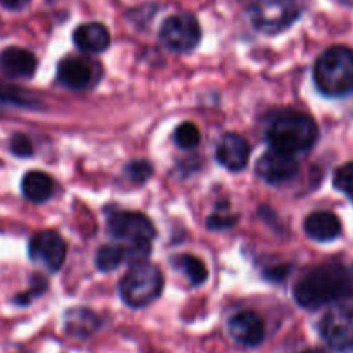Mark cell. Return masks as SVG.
Instances as JSON below:
<instances>
[{
    "label": "cell",
    "mask_w": 353,
    "mask_h": 353,
    "mask_svg": "<svg viewBox=\"0 0 353 353\" xmlns=\"http://www.w3.org/2000/svg\"><path fill=\"white\" fill-rule=\"evenodd\" d=\"M293 296L303 309H321L353 296V283L343 265L330 262L303 274L293 288Z\"/></svg>",
    "instance_id": "6da1fadb"
},
{
    "label": "cell",
    "mask_w": 353,
    "mask_h": 353,
    "mask_svg": "<svg viewBox=\"0 0 353 353\" xmlns=\"http://www.w3.org/2000/svg\"><path fill=\"white\" fill-rule=\"evenodd\" d=\"M316 121L299 110H279L274 114L265 130V140L274 150L299 155L310 150L317 141Z\"/></svg>",
    "instance_id": "7a4b0ae2"
},
{
    "label": "cell",
    "mask_w": 353,
    "mask_h": 353,
    "mask_svg": "<svg viewBox=\"0 0 353 353\" xmlns=\"http://www.w3.org/2000/svg\"><path fill=\"white\" fill-rule=\"evenodd\" d=\"M317 90L327 97H345L353 92V50L348 47H331L314 65Z\"/></svg>",
    "instance_id": "3957f363"
},
{
    "label": "cell",
    "mask_w": 353,
    "mask_h": 353,
    "mask_svg": "<svg viewBox=\"0 0 353 353\" xmlns=\"http://www.w3.org/2000/svg\"><path fill=\"white\" fill-rule=\"evenodd\" d=\"M162 290H164V276L157 265L148 261L131 265L119 283L121 299L133 309L150 305L161 296Z\"/></svg>",
    "instance_id": "277c9868"
},
{
    "label": "cell",
    "mask_w": 353,
    "mask_h": 353,
    "mask_svg": "<svg viewBox=\"0 0 353 353\" xmlns=\"http://www.w3.org/2000/svg\"><path fill=\"white\" fill-rule=\"evenodd\" d=\"M302 14L299 0H255L248 7V19L257 31L278 34L292 26Z\"/></svg>",
    "instance_id": "5b68a950"
},
{
    "label": "cell",
    "mask_w": 353,
    "mask_h": 353,
    "mask_svg": "<svg viewBox=\"0 0 353 353\" xmlns=\"http://www.w3.org/2000/svg\"><path fill=\"white\" fill-rule=\"evenodd\" d=\"M159 38L171 52L186 54L200 43L202 30L196 17L192 14H174L162 23Z\"/></svg>",
    "instance_id": "8992f818"
},
{
    "label": "cell",
    "mask_w": 353,
    "mask_h": 353,
    "mask_svg": "<svg viewBox=\"0 0 353 353\" xmlns=\"http://www.w3.org/2000/svg\"><path fill=\"white\" fill-rule=\"evenodd\" d=\"M107 230L110 236L124 245L152 243L155 238V226L145 214L119 210L110 214L107 219Z\"/></svg>",
    "instance_id": "52a82bcc"
},
{
    "label": "cell",
    "mask_w": 353,
    "mask_h": 353,
    "mask_svg": "<svg viewBox=\"0 0 353 353\" xmlns=\"http://www.w3.org/2000/svg\"><path fill=\"white\" fill-rule=\"evenodd\" d=\"M319 333L333 350H353V307L341 305L331 309L321 321Z\"/></svg>",
    "instance_id": "ba28073f"
},
{
    "label": "cell",
    "mask_w": 353,
    "mask_h": 353,
    "mask_svg": "<svg viewBox=\"0 0 353 353\" xmlns=\"http://www.w3.org/2000/svg\"><path fill=\"white\" fill-rule=\"evenodd\" d=\"M68 254V245L57 231H41L30 241V257L55 272L62 268Z\"/></svg>",
    "instance_id": "9c48e42d"
},
{
    "label": "cell",
    "mask_w": 353,
    "mask_h": 353,
    "mask_svg": "<svg viewBox=\"0 0 353 353\" xmlns=\"http://www.w3.org/2000/svg\"><path fill=\"white\" fill-rule=\"evenodd\" d=\"M296 172H299V161L295 155L283 154L274 148L262 155L257 164L259 178L264 179L268 185H283L295 178Z\"/></svg>",
    "instance_id": "30bf717a"
},
{
    "label": "cell",
    "mask_w": 353,
    "mask_h": 353,
    "mask_svg": "<svg viewBox=\"0 0 353 353\" xmlns=\"http://www.w3.org/2000/svg\"><path fill=\"white\" fill-rule=\"evenodd\" d=\"M57 79L65 88L81 92L95 83L97 64H92L81 57H65L59 62Z\"/></svg>",
    "instance_id": "8fae6325"
},
{
    "label": "cell",
    "mask_w": 353,
    "mask_h": 353,
    "mask_svg": "<svg viewBox=\"0 0 353 353\" xmlns=\"http://www.w3.org/2000/svg\"><path fill=\"white\" fill-rule=\"evenodd\" d=\"M228 331L236 343L248 348L259 347L265 338L264 321L252 310L234 314L228 323Z\"/></svg>",
    "instance_id": "7c38bea8"
},
{
    "label": "cell",
    "mask_w": 353,
    "mask_h": 353,
    "mask_svg": "<svg viewBox=\"0 0 353 353\" xmlns=\"http://www.w3.org/2000/svg\"><path fill=\"white\" fill-rule=\"evenodd\" d=\"M250 152V143L243 137L236 133H226L217 143L216 159L230 171L240 172L247 168Z\"/></svg>",
    "instance_id": "4fadbf2b"
},
{
    "label": "cell",
    "mask_w": 353,
    "mask_h": 353,
    "mask_svg": "<svg viewBox=\"0 0 353 353\" xmlns=\"http://www.w3.org/2000/svg\"><path fill=\"white\" fill-rule=\"evenodd\" d=\"M37 57L21 47H7L0 52V72L10 79H28L37 72Z\"/></svg>",
    "instance_id": "5bb4252c"
},
{
    "label": "cell",
    "mask_w": 353,
    "mask_h": 353,
    "mask_svg": "<svg viewBox=\"0 0 353 353\" xmlns=\"http://www.w3.org/2000/svg\"><path fill=\"white\" fill-rule=\"evenodd\" d=\"M74 45L86 54H100L110 45V33L102 23H85L72 34Z\"/></svg>",
    "instance_id": "9a60e30c"
},
{
    "label": "cell",
    "mask_w": 353,
    "mask_h": 353,
    "mask_svg": "<svg viewBox=\"0 0 353 353\" xmlns=\"http://www.w3.org/2000/svg\"><path fill=\"white\" fill-rule=\"evenodd\" d=\"M305 233L312 240L326 243V241L336 240L341 234V223L333 212L327 210H317L305 219Z\"/></svg>",
    "instance_id": "2e32d148"
},
{
    "label": "cell",
    "mask_w": 353,
    "mask_h": 353,
    "mask_svg": "<svg viewBox=\"0 0 353 353\" xmlns=\"http://www.w3.org/2000/svg\"><path fill=\"white\" fill-rule=\"evenodd\" d=\"M100 321L92 310L88 309H71L64 316V330L69 336L88 338L99 327Z\"/></svg>",
    "instance_id": "e0dca14e"
},
{
    "label": "cell",
    "mask_w": 353,
    "mask_h": 353,
    "mask_svg": "<svg viewBox=\"0 0 353 353\" xmlns=\"http://www.w3.org/2000/svg\"><path fill=\"white\" fill-rule=\"evenodd\" d=\"M24 199L33 203H43L54 195V181L41 171H30L21 183Z\"/></svg>",
    "instance_id": "ac0fdd59"
},
{
    "label": "cell",
    "mask_w": 353,
    "mask_h": 353,
    "mask_svg": "<svg viewBox=\"0 0 353 353\" xmlns=\"http://www.w3.org/2000/svg\"><path fill=\"white\" fill-rule=\"evenodd\" d=\"M172 265L178 268L193 286L203 285V283L207 281V278H209L207 265L203 264L199 257H195V255H188V254L178 255V257L172 259Z\"/></svg>",
    "instance_id": "d6986e66"
},
{
    "label": "cell",
    "mask_w": 353,
    "mask_h": 353,
    "mask_svg": "<svg viewBox=\"0 0 353 353\" xmlns=\"http://www.w3.org/2000/svg\"><path fill=\"white\" fill-rule=\"evenodd\" d=\"M0 102L10 103V105L30 107L37 103V99L31 97L28 92H23L21 88L7 85V83H0Z\"/></svg>",
    "instance_id": "ffe728a7"
},
{
    "label": "cell",
    "mask_w": 353,
    "mask_h": 353,
    "mask_svg": "<svg viewBox=\"0 0 353 353\" xmlns=\"http://www.w3.org/2000/svg\"><path fill=\"white\" fill-rule=\"evenodd\" d=\"M174 141L178 147L185 148V150H192L200 143V131L193 123H183L176 128L174 131Z\"/></svg>",
    "instance_id": "44dd1931"
},
{
    "label": "cell",
    "mask_w": 353,
    "mask_h": 353,
    "mask_svg": "<svg viewBox=\"0 0 353 353\" xmlns=\"http://www.w3.org/2000/svg\"><path fill=\"white\" fill-rule=\"evenodd\" d=\"M334 186H336L341 193H345V195L353 202V162L341 165V168L334 172Z\"/></svg>",
    "instance_id": "7402d4cb"
},
{
    "label": "cell",
    "mask_w": 353,
    "mask_h": 353,
    "mask_svg": "<svg viewBox=\"0 0 353 353\" xmlns=\"http://www.w3.org/2000/svg\"><path fill=\"white\" fill-rule=\"evenodd\" d=\"M152 172H154V168L148 161H133L126 165V176L133 183H138V185L147 181Z\"/></svg>",
    "instance_id": "603a6c76"
},
{
    "label": "cell",
    "mask_w": 353,
    "mask_h": 353,
    "mask_svg": "<svg viewBox=\"0 0 353 353\" xmlns=\"http://www.w3.org/2000/svg\"><path fill=\"white\" fill-rule=\"evenodd\" d=\"M10 152L17 157H30L33 154V141L23 133H16L10 138Z\"/></svg>",
    "instance_id": "cb8c5ba5"
},
{
    "label": "cell",
    "mask_w": 353,
    "mask_h": 353,
    "mask_svg": "<svg viewBox=\"0 0 353 353\" xmlns=\"http://www.w3.org/2000/svg\"><path fill=\"white\" fill-rule=\"evenodd\" d=\"M236 224V216H231L230 212H223V210H217L207 221V228L209 230H228V228L234 226Z\"/></svg>",
    "instance_id": "d4e9b609"
},
{
    "label": "cell",
    "mask_w": 353,
    "mask_h": 353,
    "mask_svg": "<svg viewBox=\"0 0 353 353\" xmlns=\"http://www.w3.org/2000/svg\"><path fill=\"white\" fill-rule=\"evenodd\" d=\"M30 0H0V6L6 7L9 10H23L28 7Z\"/></svg>",
    "instance_id": "484cf974"
},
{
    "label": "cell",
    "mask_w": 353,
    "mask_h": 353,
    "mask_svg": "<svg viewBox=\"0 0 353 353\" xmlns=\"http://www.w3.org/2000/svg\"><path fill=\"white\" fill-rule=\"evenodd\" d=\"M268 272H271V274H269V278H271L272 281H281L283 278H286V276H288V268H286V265H283V268L271 269V271H268Z\"/></svg>",
    "instance_id": "4316f807"
},
{
    "label": "cell",
    "mask_w": 353,
    "mask_h": 353,
    "mask_svg": "<svg viewBox=\"0 0 353 353\" xmlns=\"http://www.w3.org/2000/svg\"><path fill=\"white\" fill-rule=\"evenodd\" d=\"M303 353H324V352H321V350H307V352H303Z\"/></svg>",
    "instance_id": "83f0119b"
}]
</instances>
